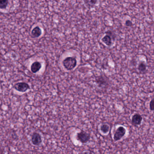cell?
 I'll list each match as a JSON object with an SVG mask.
<instances>
[{
  "instance_id": "obj_1",
  "label": "cell",
  "mask_w": 154,
  "mask_h": 154,
  "mask_svg": "<svg viewBox=\"0 0 154 154\" xmlns=\"http://www.w3.org/2000/svg\"><path fill=\"white\" fill-rule=\"evenodd\" d=\"M63 65L67 71H71L77 66L76 58L73 57H68L62 62Z\"/></svg>"
},
{
  "instance_id": "obj_2",
  "label": "cell",
  "mask_w": 154,
  "mask_h": 154,
  "mask_svg": "<svg viewBox=\"0 0 154 154\" xmlns=\"http://www.w3.org/2000/svg\"><path fill=\"white\" fill-rule=\"evenodd\" d=\"M77 140L82 143H86L90 141V135L85 131H81L78 133L76 136Z\"/></svg>"
},
{
  "instance_id": "obj_3",
  "label": "cell",
  "mask_w": 154,
  "mask_h": 154,
  "mask_svg": "<svg viewBox=\"0 0 154 154\" xmlns=\"http://www.w3.org/2000/svg\"><path fill=\"white\" fill-rule=\"evenodd\" d=\"M126 130L123 127L120 126L117 128L114 135L115 141H118L121 139L126 134Z\"/></svg>"
},
{
  "instance_id": "obj_4",
  "label": "cell",
  "mask_w": 154,
  "mask_h": 154,
  "mask_svg": "<svg viewBox=\"0 0 154 154\" xmlns=\"http://www.w3.org/2000/svg\"><path fill=\"white\" fill-rule=\"evenodd\" d=\"M13 88L18 92L25 93L27 90L30 89V86L27 83L22 82L15 84L13 86Z\"/></svg>"
},
{
  "instance_id": "obj_5",
  "label": "cell",
  "mask_w": 154,
  "mask_h": 154,
  "mask_svg": "<svg viewBox=\"0 0 154 154\" xmlns=\"http://www.w3.org/2000/svg\"><path fill=\"white\" fill-rule=\"evenodd\" d=\"M31 142L34 145L38 146L42 143V138L38 133H34L31 136Z\"/></svg>"
},
{
  "instance_id": "obj_6",
  "label": "cell",
  "mask_w": 154,
  "mask_h": 154,
  "mask_svg": "<svg viewBox=\"0 0 154 154\" xmlns=\"http://www.w3.org/2000/svg\"><path fill=\"white\" fill-rule=\"evenodd\" d=\"M143 121V117L141 115L138 114H136L132 117V123L135 126L141 124Z\"/></svg>"
},
{
  "instance_id": "obj_7",
  "label": "cell",
  "mask_w": 154,
  "mask_h": 154,
  "mask_svg": "<svg viewBox=\"0 0 154 154\" xmlns=\"http://www.w3.org/2000/svg\"><path fill=\"white\" fill-rule=\"evenodd\" d=\"M41 64L38 61H35L33 63L31 66V71L33 73H36L41 68Z\"/></svg>"
},
{
  "instance_id": "obj_8",
  "label": "cell",
  "mask_w": 154,
  "mask_h": 154,
  "mask_svg": "<svg viewBox=\"0 0 154 154\" xmlns=\"http://www.w3.org/2000/svg\"><path fill=\"white\" fill-rule=\"evenodd\" d=\"M98 0H83L84 3L87 8H93L98 3Z\"/></svg>"
},
{
  "instance_id": "obj_9",
  "label": "cell",
  "mask_w": 154,
  "mask_h": 154,
  "mask_svg": "<svg viewBox=\"0 0 154 154\" xmlns=\"http://www.w3.org/2000/svg\"><path fill=\"white\" fill-rule=\"evenodd\" d=\"M41 34L42 31L38 26L35 27L31 32V35L33 38H38L41 35Z\"/></svg>"
},
{
  "instance_id": "obj_10",
  "label": "cell",
  "mask_w": 154,
  "mask_h": 154,
  "mask_svg": "<svg viewBox=\"0 0 154 154\" xmlns=\"http://www.w3.org/2000/svg\"><path fill=\"white\" fill-rule=\"evenodd\" d=\"M113 39V38L109 35H106L101 39V41L107 46H111L112 44V39Z\"/></svg>"
},
{
  "instance_id": "obj_11",
  "label": "cell",
  "mask_w": 154,
  "mask_h": 154,
  "mask_svg": "<svg viewBox=\"0 0 154 154\" xmlns=\"http://www.w3.org/2000/svg\"><path fill=\"white\" fill-rule=\"evenodd\" d=\"M96 83L98 84V86L101 87V85H105V84L106 83V80L104 78V77L102 76H99L96 79Z\"/></svg>"
},
{
  "instance_id": "obj_12",
  "label": "cell",
  "mask_w": 154,
  "mask_h": 154,
  "mask_svg": "<svg viewBox=\"0 0 154 154\" xmlns=\"http://www.w3.org/2000/svg\"><path fill=\"white\" fill-rule=\"evenodd\" d=\"M100 129L101 132H102L104 134H106L109 132L110 127L107 124H103L101 125Z\"/></svg>"
},
{
  "instance_id": "obj_13",
  "label": "cell",
  "mask_w": 154,
  "mask_h": 154,
  "mask_svg": "<svg viewBox=\"0 0 154 154\" xmlns=\"http://www.w3.org/2000/svg\"><path fill=\"white\" fill-rule=\"evenodd\" d=\"M8 0H0V9H6L8 6Z\"/></svg>"
},
{
  "instance_id": "obj_14",
  "label": "cell",
  "mask_w": 154,
  "mask_h": 154,
  "mask_svg": "<svg viewBox=\"0 0 154 154\" xmlns=\"http://www.w3.org/2000/svg\"><path fill=\"white\" fill-rule=\"evenodd\" d=\"M139 71L141 72H144L146 71V66L144 62H141L139 64L138 67Z\"/></svg>"
},
{
  "instance_id": "obj_15",
  "label": "cell",
  "mask_w": 154,
  "mask_h": 154,
  "mask_svg": "<svg viewBox=\"0 0 154 154\" xmlns=\"http://www.w3.org/2000/svg\"><path fill=\"white\" fill-rule=\"evenodd\" d=\"M150 109L151 111H154V99H152L150 103Z\"/></svg>"
},
{
  "instance_id": "obj_16",
  "label": "cell",
  "mask_w": 154,
  "mask_h": 154,
  "mask_svg": "<svg viewBox=\"0 0 154 154\" xmlns=\"http://www.w3.org/2000/svg\"><path fill=\"white\" fill-rule=\"evenodd\" d=\"M125 25L127 27H132L133 25V22L130 20H127L125 22Z\"/></svg>"
},
{
  "instance_id": "obj_17",
  "label": "cell",
  "mask_w": 154,
  "mask_h": 154,
  "mask_svg": "<svg viewBox=\"0 0 154 154\" xmlns=\"http://www.w3.org/2000/svg\"><path fill=\"white\" fill-rule=\"evenodd\" d=\"M80 154H93L92 152L90 150H87V151H84L83 153Z\"/></svg>"
},
{
  "instance_id": "obj_18",
  "label": "cell",
  "mask_w": 154,
  "mask_h": 154,
  "mask_svg": "<svg viewBox=\"0 0 154 154\" xmlns=\"http://www.w3.org/2000/svg\"><path fill=\"white\" fill-rule=\"evenodd\" d=\"M0 154H3V151H2V149L0 147Z\"/></svg>"
}]
</instances>
